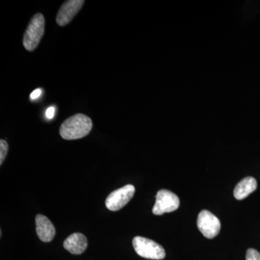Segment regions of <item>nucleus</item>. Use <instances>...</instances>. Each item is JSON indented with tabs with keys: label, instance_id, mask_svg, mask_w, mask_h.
Listing matches in <instances>:
<instances>
[{
	"label": "nucleus",
	"instance_id": "nucleus-1",
	"mask_svg": "<svg viewBox=\"0 0 260 260\" xmlns=\"http://www.w3.org/2000/svg\"><path fill=\"white\" fill-rule=\"evenodd\" d=\"M93 122L88 116L75 114L61 124L59 134L64 140H78L87 136L91 131Z\"/></svg>",
	"mask_w": 260,
	"mask_h": 260
},
{
	"label": "nucleus",
	"instance_id": "nucleus-2",
	"mask_svg": "<svg viewBox=\"0 0 260 260\" xmlns=\"http://www.w3.org/2000/svg\"><path fill=\"white\" fill-rule=\"evenodd\" d=\"M45 28V19L42 13L32 17L24 34L23 44L26 50L32 51L37 49L42 40Z\"/></svg>",
	"mask_w": 260,
	"mask_h": 260
},
{
	"label": "nucleus",
	"instance_id": "nucleus-3",
	"mask_svg": "<svg viewBox=\"0 0 260 260\" xmlns=\"http://www.w3.org/2000/svg\"><path fill=\"white\" fill-rule=\"evenodd\" d=\"M133 245L137 254L142 257L156 260L165 258L166 251L162 246L151 239L136 237L133 239Z\"/></svg>",
	"mask_w": 260,
	"mask_h": 260
},
{
	"label": "nucleus",
	"instance_id": "nucleus-4",
	"mask_svg": "<svg viewBox=\"0 0 260 260\" xmlns=\"http://www.w3.org/2000/svg\"><path fill=\"white\" fill-rule=\"evenodd\" d=\"M155 200L153 208V213L155 215H161L166 213L175 211L180 204L177 195L167 189L158 191Z\"/></svg>",
	"mask_w": 260,
	"mask_h": 260
},
{
	"label": "nucleus",
	"instance_id": "nucleus-5",
	"mask_svg": "<svg viewBox=\"0 0 260 260\" xmlns=\"http://www.w3.org/2000/svg\"><path fill=\"white\" fill-rule=\"evenodd\" d=\"M197 225L200 232L208 239L217 237L221 226L219 219L211 212L206 210H202L198 215Z\"/></svg>",
	"mask_w": 260,
	"mask_h": 260
},
{
	"label": "nucleus",
	"instance_id": "nucleus-6",
	"mask_svg": "<svg viewBox=\"0 0 260 260\" xmlns=\"http://www.w3.org/2000/svg\"><path fill=\"white\" fill-rule=\"evenodd\" d=\"M135 192V186L132 184L119 188L108 196L106 200V206L111 211L121 210L133 198Z\"/></svg>",
	"mask_w": 260,
	"mask_h": 260
},
{
	"label": "nucleus",
	"instance_id": "nucleus-7",
	"mask_svg": "<svg viewBox=\"0 0 260 260\" xmlns=\"http://www.w3.org/2000/svg\"><path fill=\"white\" fill-rule=\"evenodd\" d=\"M84 3L85 1L83 0H70L65 2L64 4L61 5L56 15V23L60 26L68 25L81 10Z\"/></svg>",
	"mask_w": 260,
	"mask_h": 260
},
{
	"label": "nucleus",
	"instance_id": "nucleus-8",
	"mask_svg": "<svg viewBox=\"0 0 260 260\" xmlns=\"http://www.w3.org/2000/svg\"><path fill=\"white\" fill-rule=\"evenodd\" d=\"M36 230L40 240L43 242H50L55 237L56 230L51 220L43 215L36 217Z\"/></svg>",
	"mask_w": 260,
	"mask_h": 260
},
{
	"label": "nucleus",
	"instance_id": "nucleus-9",
	"mask_svg": "<svg viewBox=\"0 0 260 260\" xmlns=\"http://www.w3.org/2000/svg\"><path fill=\"white\" fill-rule=\"evenodd\" d=\"M64 248L73 254H81L88 246V240L81 233H74L65 239Z\"/></svg>",
	"mask_w": 260,
	"mask_h": 260
},
{
	"label": "nucleus",
	"instance_id": "nucleus-10",
	"mask_svg": "<svg viewBox=\"0 0 260 260\" xmlns=\"http://www.w3.org/2000/svg\"><path fill=\"white\" fill-rule=\"evenodd\" d=\"M256 187L257 182L254 178L245 177L236 186L234 191V198L238 200L245 199L246 197L256 190Z\"/></svg>",
	"mask_w": 260,
	"mask_h": 260
},
{
	"label": "nucleus",
	"instance_id": "nucleus-11",
	"mask_svg": "<svg viewBox=\"0 0 260 260\" xmlns=\"http://www.w3.org/2000/svg\"><path fill=\"white\" fill-rule=\"evenodd\" d=\"M8 152V144L4 140H0V164H3Z\"/></svg>",
	"mask_w": 260,
	"mask_h": 260
},
{
	"label": "nucleus",
	"instance_id": "nucleus-12",
	"mask_svg": "<svg viewBox=\"0 0 260 260\" xmlns=\"http://www.w3.org/2000/svg\"><path fill=\"white\" fill-rule=\"evenodd\" d=\"M246 260H260L259 251L254 249H249L246 251Z\"/></svg>",
	"mask_w": 260,
	"mask_h": 260
},
{
	"label": "nucleus",
	"instance_id": "nucleus-13",
	"mask_svg": "<svg viewBox=\"0 0 260 260\" xmlns=\"http://www.w3.org/2000/svg\"><path fill=\"white\" fill-rule=\"evenodd\" d=\"M54 114H55V108L54 107L48 108L47 112H46V116H47L48 119H53V118H54Z\"/></svg>",
	"mask_w": 260,
	"mask_h": 260
},
{
	"label": "nucleus",
	"instance_id": "nucleus-14",
	"mask_svg": "<svg viewBox=\"0 0 260 260\" xmlns=\"http://www.w3.org/2000/svg\"><path fill=\"white\" fill-rule=\"evenodd\" d=\"M42 89H36L34 91H32L31 93H30V99L32 100H35V99H38V98L40 97V95H42Z\"/></svg>",
	"mask_w": 260,
	"mask_h": 260
}]
</instances>
